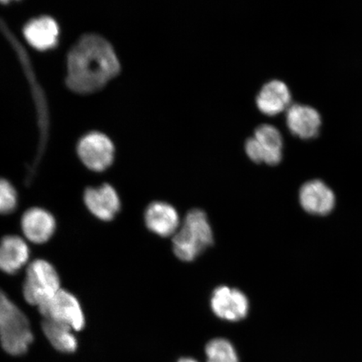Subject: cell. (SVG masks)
Masks as SVG:
<instances>
[{
  "instance_id": "cell-9",
  "label": "cell",
  "mask_w": 362,
  "mask_h": 362,
  "mask_svg": "<svg viewBox=\"0 0 362 362\" xmlns=\"http://www.w3.org/2000/svg\"><path fill=\"white\" fill-rule=\"evenodd\" d=\"M300 205L308 214L319 216L328 215L336 205V197L324 181H308L300 189Z\"/></svg>"
},
{
  "instance_id": "cell-11",
  "label": "cell",
  "mask_w": 362,
  "mask_h": 362,
  "mask_svg": "<svg viewBox=\"0 0 362 362\" xmlns=\"http://www.w3.org/2000/svg\"><path fill=\"white\" fill-rule=\"evenodd\" d=\"M88 210L98 219L111 221L120 210V200L115 188L105 184L98 188H88L84 194Z\"/></svg>"
},
{
  "instance_id": "cell-7",
  "label": "cell",
  "mask_w": 362,
  "mask_h": 362,
  "mask_svg": "<svg viewBox=\"0 0 362 362\" xmlns=\"http://www.w3.org/2000/svg\"><path fill=\"white\" fill-rule=\"evenodd\" d=\"M113 148L111 140L100 133H92L81 140L78 155L88 168L94 171H103L112 164Z\"/></svg>"
},
{
  "instance_id": "cell-8",
  "label": "cell",
  "mask_w": 362,
  "mask_h": 362,
  "mask_svg": "<svg viewBox=\"0 0 362 362\" xmlns=\"http://www.w3.org/2000/svg\"><path fill=\"white\" fill-rule=\"evenodd\" d=\"M211 307L220 319L235 322L247 315L249 302L245 294L239 289L221 286L212 293Z\"/></svg>"
},
{
  "instance_id": "cell-4",
  "label": "cell",
  "mask_w": 362,
  "mask_h": 362,
  "mask_svg": "<svg viewBox=\"0 0 362 362\" xmlns=\"http://www.w3.org/2000/svg\"><path fill=\"white\" fill-rule=\"evenodd\" d=\"M60 289V278L52 264L42 259L31 262L27 269L23 288V293L27 303L40 307L55 296Z\"/></svg>"
},
{
  "instance_id": "cell-20",
  "label": "cell",
  "mask_w": 362,
  "mask_h": 362,
  "mask_svg": "<svg viewBox=\"0 0 362 362\" xmlns=\"http://www.w3.org/2000/svg\"><path fill=\"white\" fill-rule=\"evenodd\" d=\"M178 362H198L197 361L192 358H181Z\"/></svg>"
},
{
  "instance_id": "cell-14",
  "label": "cell",
  "mask_w": 362,
  "mask_h": 362,
  "mask_svg": "<svg viewBox=\"0 0 362 362\" xmlns=\"http://www.w3.org/2000/svg\"><path fill=\"white\" fill-rule=\"evenodd\" d=\"M291 90L282 81L273 80L262 88L257 97V106L265 115L275 116L292 105Z\"/></svg>"
},
{
  "instance_id": "cell-18",
  "label": "cell",
  "mask_w": 362,
  "mask_h": 362,
  "mask_svg": "<svg viewBox=\"0 0 362 362\" xmlns=\"http://www.w3.org/2000/svg\"><path fill=\"white\" fill-rule=\"evenodd\" d=\"M207 362H239L236 350L228 339L217 338L206 346Z\"/></svg>"
},
{
  "instance_id": "cell-2",
  "label": "cell",
  "mask_w": 362,
  "mask_h": 362,
  "mask_svg": "<svg viewBox=\"0 0 362 362\" xmlns=\"http://www.w3.org/2000/svg\"><path fill=\"white\" fill-rule=\"evenodd\" d=\"M173 250L180 260L191 262L214 243V233L206 214L200 209L189 211L174 235Z\"/></svg>"
},
{
  "instance_id": "cell-19",
  "label": "cell",
  "mask_w": 362,
  "mask_h": 362,
  "mask_svg": "<svg viewBox=\"0 0 362 362\" xmlns=\"http://www.w3.org/2000/svg\"><path fill=\"white\" fill-rule=\"evenodd\" d=\"M17 193L6 180L0 179V214H10L17 206Z\"/></svg>"
},
{
  "instance_id": "cell-12",
  "label": "cell",
  "mask_w": 362,
  "mask_h": 362,
  "mask_svg": "<svg viewBox=\"0 0 362 362\" xmlns=\"http://www.w3.org/2000/svg\"><path fill=\"white\" fill-rule=\"evenodd\" d=\"M21 228L25 236L31 243H47L56 230V220L42 208H31L22 216Z\"/></svg>"
},
{
  "instance_id": "cell-5",
  "label": "cell",
  "mask_w": 362,
  "mask_h": 362,
  "mask_svg": "<svg viewBox=\"0 0 362 362\" xmlns=\"http://www.w3.org/2000/svg\"><path fill=\"white\" fill-rule=\"evenodd\" d=\"M247 156L255 163L278 165L283 157V138L274 126L262 124L257 128L253 137L245 144Z\"/></svg>"
},
{
  "instance_id": "cell-1",
  "label": "cell",
  "mask_w": 362,
  "mask_h": 362,
  "mask_svg": "<svg viewBox=\"0 0 362 362\" xmlns=\"http://www.w3.org/2000/svg\"><path fill=\"white\" fill-rule=\"evenodd\" d=\"M119 62L106 40L96 35L84 36L68 56L67 84L79 93L101 89L119 74Z\"/></svg>"
},
{
  "instance_id": "cell-16",
  "label": "cell",
  "mask_w": 362,
  "mask_h": 362,
  "mask_svg": "<svg viewBox=\"0 0 362 362\" xmlns=\"http://www.w3.org/2000/svg\"><path fill=\"white\" fill-rule=\"evenodd\" d=\"M24 34L27 42L34 48L45 51L55 47L59 28L55 21L44 16L29 22L25 27Z\"/></svg>"
},
{
  "instance_id": "cell-3",
  "label": "cell",
  "mask_w": 362,
  "mask_h": 362,
  "mask_svg": "<svg viewBox=\"0 0 362 362\" xmlns=\"http://www.w3.org/2000/svg\"><path fill=\"white\" fill-rule=\"evenodd\" d=\"M33 333L26 315L0 289V343L12 356H21L33 342Z\"/></svg>"
},
{
  "instance_id": "cell-10",
  "label": "cell",
  "mask_w": 362,
  "mask_h": 362,
  "mask_svg": "<svg viewBox=\"0 0 362 362\" xmlns=\"http://www.w3.org/2000/svg\"><path fill=\"white\" fill-rule=\"evenodd\" d=\"M289 131L301 139H315L320 134L322 119L315 107L305 104H292L286 111Z\"/></svg>"
},
{
  "instance_id": "cell-6",
  "label": "cell",
  "mask_w": 362,
  "mask_h": 362,
  "mask_svg": "<svg viewBox=\"0 0 362 362\" xmlns=\"http://www.w3.org/2000/svg\"><path fill=\"white\" fill-rule=\"evenodd\" d=\"M38 308L45 320L66 325L75 332H79L85 327V316L78 298L64 289L61 288Z\"/></svg>"
},
{
  "instance_id": "cell-15",
  "label": "cell",
  "mask_w": 362,
  "mask_h": 362,
  "mask_svg": "<svg viewBox=\"0 0 362 362\" xmlns=\"http://www.w3.org/2000/svg\"><path fill=\"white\" fill-rule=\"evenodd\" d=\"M30 250L26 243L18 236H6L0 242V270L15 274L29 260Z\"/></svg>"
},
{
  "instance_id": "cell-13",
  "label": "cell",
  "mask_w": 362,
  "mask_h": 362,
  "mask_svg": "<svg viewBox=\"0 0 362 362\" xmlns=\"http://www.w3.org/2000/svg\"><path fill=\"white\" fill-rule=\"evenodd\" d=\"M147 228L160 237L174 236L180 228V216L175 208L163 202H153L146 209Z\"/></svg>"
},
{
  "instance_id": "cell-17",
  "label": "cell",
  "mask_w": 362,
  "mask_h": 362,
  "mask_svg": "<svg viewBox=\"0 0 362 362\" xmlns=\"http://www.w3.org/2000/svg\"><path fill=\"white\" fill-rule=\"evenodd\" d=\"M42 329L45 337L56 350L63 353H72L78 349V339L68 325L44 319Z\"/></svg>"
}]
</instances>
